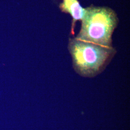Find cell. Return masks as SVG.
<instances>
[{
	"label": "cell",
	"instance_id": "6da1fadb",
	"mask_svg": "<svg viewBox=\"0 0 130 130\" xmlns=\"http://www.w3.org/2000/svg\"><path fill=\"white\" fill-rule=\"evenodd\" d=\"M68 50L74 70L85 78H93L102 73L117 53L113 46H104L75 37L69 39Z\"/></svg>",
	"mask_w": 130,
	"mask_h": 130
},
{
	"label": "cell",
	"instance_id": "7a4b0ae2",
	"mask_svg": "<svg viewBox=\"0 0 130 130\" xmlns=\"http://www.w3.org/2000/svg\"><path fill=\"white\" fill-rule=\"evenodd\" d=\"M80 29L75 38L106 47H113L112 35L119 22L116 12L107 6L84 8Z\"/></svg>",
	"mask_w": 130,
	"mask_h": 130
},
{
	"label": "cell",
	"instance_id": "3957f363",
	"mask_svg": "<svg viewBox=\"0 0 130 130\" xmlns=\"http://www.w3.org/2000/svg\"><path fill=\"white\" fill-rule=\"evenodd\" d=\"M59 8L62 12L70 14L72 17L71 32L73 33L76 22L82 21L83 18L84 8L80 5L78 0H63Z\"/></svg>",
	"mask_w": 130,
	"mask_h": 130
}]
</instances>
